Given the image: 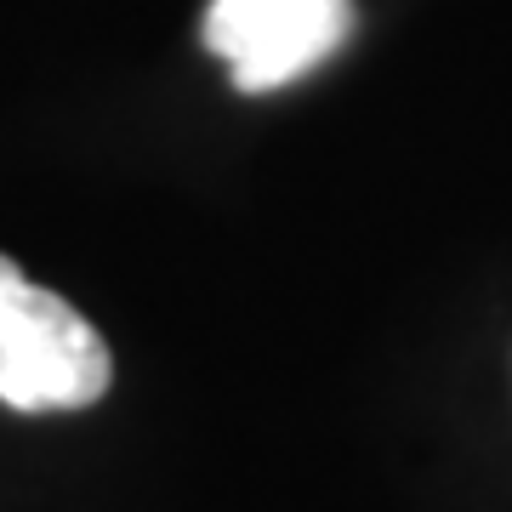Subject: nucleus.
Masks as SVG:
<instances>
[{
  "label": "nucleus",
  "instance_id": "f257e3e1",
  "mask_svg": "<svg viewBox=\"0 0 512 512\" xmlns=\"http://www.w3.org/2000/svg\"><path fill=\"white\" fill-rule=\"evenodd\" d=\"M109 382L114 359L92 319L0 256V404L23 416L86 410Z\"/></svg>",
  "mask_w": 512,
  "mask_h": 512
},
{
  "label": "nucleus",
  "instance_id": "f03ea898",
  "mask_svg": "<svg viewBox=\"0 0 512 512\" xmlns=\"http://www.w3.org/2000/svg\"><path fill=\"white\" fill-rule=\"evenodd\" d=\"M353 29L348 0H211L205 46L228 63L239 92H279L313 74Z\"/></svg>",
  "mask_w": 512,
  "mask_h": 512
}]
</instances>
